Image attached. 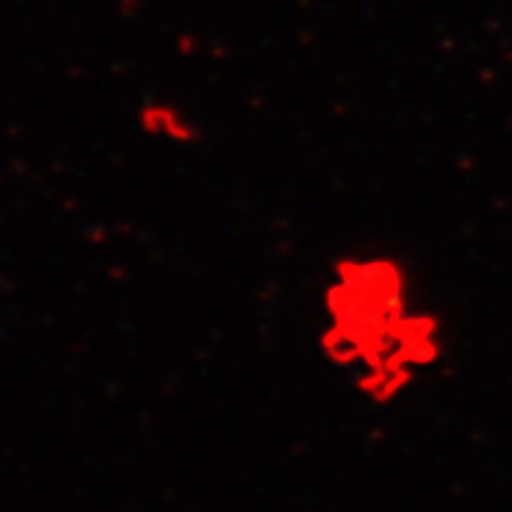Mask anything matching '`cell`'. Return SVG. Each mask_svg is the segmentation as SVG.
I'll return each instance as SVG.
<instances>
[]
</instances>
